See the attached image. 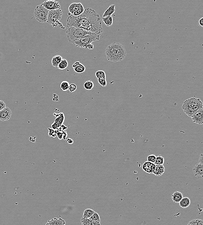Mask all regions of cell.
<instances>
[{
  "label": "cell",
  "instance_id": "obj_15",
  "mask_svg": "<svg viewBox=\"0 0 203 225\" xmlns=\"http://www.w3.org/2000/svg\"><path fill=\"white\" fill-rule=\"evenodd\" d=\"M46 225H65V222L62 218H54L48 221Z\"/></svg>",
  "mask_w": 203,
  "mask_h": 225
},
{
  "label": "cell",
  "instance_id": "obj_12",
  "mask_svg": "<svg viewBox=\"0 0 203 225\" xmlns=\"http://www.w3.org/2000/svg\"><path fill=\"white\" fill-rule=\"evenodd\" d=\"M12 112L10 109L6 107L0 111V120L2 121H7L11 118Z\"/></svg>",
  "mask_w": 203,
  "mask_h": 225
},
{
  "label": "cell",
  "instance_id": "obj_14",
  "mask_svg": "<svg viewBox=\"0 0 203 225\" xmlns=\"http://www.w3.org/2000/svg\"><path fill=\"white\" fill-rule=\"evenodd\" d=\"M53 115H54V116H55V118H55V120H54V122H53V123L56 124V125H57V126L59 127L60 126L63 124L64 122V114L62 112V113H60L59 114H56L55 113H54Z\"/></svg>",
  "mask_w": 203,
  "mask_h": 225
},
{
  "label": "cell",
  "instance_id": "obj_1",
  "mask_svg": "<svg viewBox=\"0 0 203 225\" xmlns=\"http://www.w3.org/2000/svg\"><path fill=\"white\" fill-rule=\"evenodd\" d=\"M67 27H75L87 32L101 35L103 32L102 21L99 14L95 10L88 8L79 16L71 15L66 19Z\"/></svg>",
  "mask_w": 203,
  "mask_h": 225
},
{
  "label": "cell",
  "instance_id": "obj_21",
  "mask_svg": "<svg viewBox=\"0 0 203 225\" xmlns=\"http://www.w3.org/2000/svg\"><path fill=\"white\" fill-rule=\"evenodd\" d=\"M102 19L107 27L112 26L113 24V17L112 16H108L105 17H102Z\"/></svg>",
  "mask_w": 203,
  "mask_h": 225
},
{
  "label": "cell",
  "instance_id": "obj_35",
  "mask_svg": "<svg viewBox=\"0 0 203 225\" xmlns=\"http://www.w3.org/2000/svg\"><path fill=\"white\" fill-rule=\"evenodd\" d=\"M97 81H98V83L103 87H105L107 85V83L106 79H97Z\"/></svg>",
  "mask_w": 203,
  "mask_h": 225
},
{
  "label": "cell",
  "instance_id": "obj_6",
  "mask_svg": "<svg viewBox=\"0 0 203 225\" xmlns=\"http://www.w3.org/2000/svg\"><path fill=\"white\" fill-rule=\"evenodd\" d=\"M63 15V11L61 9L49 11L47 17V23L52 25V27H57L59 26L62 29H65L62 23L59 22Z\"/></svg>",
  "mask_w": 203,
  "mask_h": 225
},
{
  "label": "cell",
  "instance_id": "obj_40",
  "mask_svg": "<svg viewBox=\"0 0 203 225\" xmlns=\"http://www.w3.org/2000/svg\"><path fill=\"white\" fill-rule=\"evenodd\" d=\"M94 49V45L92 44V43H90V44H88V45L87 46V49H89V50H93Z\"/></svg>",
  "mask_w": 203,
  "mask_h": 225
},
{
  "label": "cell",
  "instance_id": "obj_18",
  "mask_svg": "<svg viewBox=\"0 0 203 225\" xmlns=\"http://www.w3.org/2000/svg\"><path fill=\"white\" fill-rule=\"evenodd\" d=\"M191 201L190 199L188 197L182 198V199L179 202L180 207L183 208H186L190 205Z\"/></svg>",
  "mask_w": 203,
  "mask_h": 225
},
{
  "label": "cell",
  "instance_id": "obj_43",
  "mask_svg": "<svg viewBox=\"0 0 203 225\" xmlns=\"http://www.w3.org/2000/svg\"><path fill=\"white\" fill-rule=\"evenodd\" d=\"M81 63L80 62H76L73 64V68H74L75 67H76V66H78L79 64H80Z\"/></svg>",
  "mask_w": 203,
  "mask_h": 225
},
{
  "label": "cell",
  "instance_id": "obj_7",
  "mask_svg": "<svg viewBox=\"0 0 203 225\" xmlns=\"http://www.w3.org/2000/svg\"><path fill=\"white\" fill-rule=\"evenodd\" d=\"M49 12V11L41 5L37 6L34 12L35 17L39 22L42 23H46Z\"/></svg>",
  "mask_w": 203,
  "mask_h": 225
},
{
  "label": "cell",
  "instance_id": "obj_19",
  "mask_svg": "<svg viewBox=\"0 0 203 225\" xmlns=\"http://www.w3.org/2000/svg\"><path fill=\"white\" fill-rule=\"evenodd\" d=\"M115 5H111L105 11L103 15V17L111 16L112 14H113L114 12L115 11Z\"/></svg>",
  "mask_w": 203,
  "mask_h": 225
},
{
  "label": "cell",
  "instance_id": "obj_34",
  "mask_svg": "<svg viewBox=\"0 0 203 225\" xmlns=\"http://www.w3.org/2000/svg\"><path fill=\"white\" fill-rule=\"evenodd\" d=\"M76 89H77V86L76 85L73 84V83L69 85L68 90H69V91L70 92L73 93V92H74L76 91Z\"/></svg>",
  "mask_w": 203,
  "mask_h": 225
},
{
  "label": "cell",
  "instance_id": "obj_38",
  "mask_svg": "<svg viewBox=\"0 0 203 225\" xmlns=\"http://www.w3.org/2000/svg\"><path fill=\"white\" fill-rule=\"evenodd\" d=\"M56 136H57L58 140H63V133L61 132H57Z\"/></svg>",
  "mask_w": 203,
  "mask_h": 225
},
{
  "label": "cell",
  "instance_id": "obj_42",
  "mask_svg": "<svg viewBox=\"0 0 203 225\" xmlns=\"http://www.w3.org/2000/svg\"><path fill=\"white\" fill-rule=\"evenodd\" d=\"M66 142L67 143L69 144H73L74 142L73 140L72 139H70V138H68V139H66Z\"/></svg>",
  "mask_w": 203,
  "mask_h": 225
},
{
  "label": "cell",
  "instance_id": "obj_9",
  "mask_svg": "<svg viewBox=\"0 0 203 225\" xmlns=\"http://www.w3.org/2000/svg\"><path fill=\"white\" fill-rule=\"evenodd\" d=\"M194 174L195 177L198 179H202L203 177V155L200 154L198 163L194 165L193 169Z\"/></svg>",
  "mask_w": 203,
  "mask_h": 225
},
{
  "label": "cell",
  "instance_id": "obj_37",
  "mask_svg": "<svg viewBox=\"0 0 203 225\" xmlns=\"http://www.w3.org/2000/svg\"><path fill=\"white\" fill-rule=\"evenodd\" d=\"M6 107V104L3 101H0V111Z\"/></svg>",
  "mask_w": 203,
  "mask_h": 225
},
{
  "label": "cell",
  "instance_id": "obj_44",
  "mask_svg": "<svg viewBox=\"0 0 203 225\" xmlns=\"http://www.w3.org/2000/svg\"><path fill=\"white\" fill-rule=\"evenodd\" d=\"M188 225H192L191 224H190V222H188Z\"/></svg>",
  "mask_w": 203,
  "mask_h": 225
},
{
  "label": "cell",
  "instance_id": "obj_29",
  "mask_svg": "<svg viewBox=\"0 0 203 225\" xmlns=\"http://www.w3.org/2000/svg\"><path fill=\"white\" fill-rule=\"evenodd\" d=\"M192 225H203V220L200 219H194L189 222Z\"/></svg>",
  "mask_w": 203,
  "mask_h": 225
},
{
  "label": "cell",
  "instance_id": "obj_24",
  "mask_svg": "<svg viewBox=\"0 0 203 225\" xmlns=\"http://www.w3.org/2000/svg\"><path fill=\"white\" fill-rule=\"evenodd\" d=\"M74 70L77 73H82L85 70V67L82 64L80 63L73 68Z\"/></svg>",
  "mask_w": 203,
  "mask_h": 225
},
{
  "label": "cell",
  "instance_id": "obj_8",
  "mask_svg": "<svg viewBox=\"0 0 203 225\" xmlns=\"http://www.w3.org/2000/svg\"><path fill=\"white\" fill-rule=\"evenodd\" d=\"M85 11L83 5L81 3H72L69 7V16L72 15L74 17H77L82 14Z\"/></svg>",
  "mask_w": 203,
  "mask_h": 225
},
{
  "label": "cell",
  "instance_id": "obj_39",
  "mask_svg": "<svg viewBox=\"0 0 203 225\" xmlns=\"http://www.w3.org/2000/svg\"><path fill=\"white\" fill-rule=\"evenodd\" d=\"M62 133H63V139L64 140H65L67 139V136H68L67 132L66 131H64L62 132Z\"/></svg>",
  "mask_w": 203,
  "mask_h": 225
},
{
  "label": "cell",
  "instance_id": "obj_26",
  "mask_svg": "<svg viewBox=\"0 0 203 225\" xmlns=\"http://www.w3.org/2000/svg\"><path fill=\"white\" fill-rule=\"evenodd\" d=\"M84 88L87 90H91L94 86V84L92 81L90 80L86 81L83 85Z\"/></svg>",
  "mask_w": 203,
  "mask_h": 225
},
{
  "label": "cell",
  "instance_id": "obj_5",
  "mask_svg": "<svg viewBox=\"0 0 203 225\" xmlns=\"http://www.w3.org/2000/svg\"><path fill=\"white\" fill-rule=\"evenodd\" d=\"M101 35L91 33L87 35L84 36L74 42L73 45L76 47L87 49V45L93 42L99 40Z\"/></svg>",
  "mask_w": 203,
  "mask_h": 225
},
{
  "label": "cell",
  "instance_id": "obj_17",
  "mask_svg": "<svg viewBox=\"0 0 203 225\" xmlns=\"http://www.w3.org/2000/svg\"><path fill=\"white\" fill-rule=\"evenodd\" d=\"M165 169L163 165H155V169L153 174L157 176L162 175L164 173Z\"/></svg>",
  "mask_w": 203,
  "mask_h": 225
},
{
  "label": "cell",
  "instance_id": "obj_23",
  "mask_svg": "<svg viewBox=\"0 0 203 225\" xmlns=\"http://www.w3.org/2000/svg\"><path fill=\"white\" fill-rule=\"evenodd\" d=\"M95 211L91 209H87L84 211L83 218H89L95 213Z\"/></svg>",
  "mask_w": 203,
  "mask_h": 225
},
{
  "label": "cell",
  "instance_id": "obj_2",
  "mask_svg": "<svg viewBox=\"0 0 203 225\" xmlns=\"http://www.w3.org/2000/svg\"><path fill=\"white\" fill-rule=\"evenodd\" d=\"M105 55L108 60L116 62L124 59L126 51L122 44L113 42L106 48Z\"/></svg>",
  "mask_w": 203,
  "mask_h": 225
},
{
  "label": "cell",
  "instance_id": "obj_31",
  "mask_svg": "<svg viewBox=\"0 0 203 225\" xmlns=\"http://www.w3.org/2000/svg\"><path fill=\"white\" fill-rule=\"evenodd\" d=\"M92 222V220L89 218H85L82 217L81 219V223L82 225H90Z\"/></svg>",
  "mask_w": 203,
  "mask_h": 225
},
{
  "label": "cell",
  "instance_id": "obj_3",
  "mask_svg": "<svg viewBox=\"0 0 203 225\" xmlns=\"http://www.w3.org/2000/svg\"><path fill=\"white\" fill-rule=\"evenodd\" d=\"M203 103L200 99L192 97L185 101L182 106L184 113L188 117H191L201 107Z\"/></svg>",
  "mask_w": 203,
  "mask_h": 225
},
{
  "label": "cell",
  "instance_id": "obj_32",
  "mask_svg": "<svg viewBox=\"0 0 203 225\" xmlns=\"http://www.w3.org/2000/svg\"><path fill=\"white\" fill-rule=\"evenodd\" d=\"M89 219L91 220L95 221L100 222V218L98 214L95 212L94 214L92 215L91 217H90Z\"/></svg>",
  "mask_w": 203,
  "mask_h": 225
},
{
  "label": "cell",
  "instance_id": "obj_36",
  "mask_svg": "<svg viewBox=\"0 0 203 225\" xmlns=\"http://www.w3.org/2000/svg\"><path fill=\"white\" fill-rule=\"evenodd\" d=\"M67 126H65L63 124L62 125L60 126L56 130V131L57 132H63L65 131V130H67Z\"/></svg>",
  "mask_w": 203,
  "mask_h": 225
},
{
  "label": "cell",
  "instance_id": "obj_22",
  "mask_svg": "<svg viewBox=\"0 0 203 225\" xmlns=\"http://www.w3.org/2000/svg\"><path fill=\"white\" fill-rule=\"evenodd\" d=\"M68 66V61L66 59H63L61 62L59 63L57 68L60 70H64L67 68Z\"/></svg>",
  "mask_w": 203,
  "mask_h": 225
},
{
  "label": "cell",
  "instance_id": "obj_11",
  "mask_svg": "<svg viewBox=\"0 0 203 225\" xmlns=\"http://www.w3.org/2000/svg\"><path fill=\"white\" fill-rule=\"evenodd\" d=\"M41 5L49 11L60 9L59 3L57 1L53 0L44 1Z\"/></svg>",
  "mask_w": 203,
  "mask_h": 225
},
{
  "label": "cell",
  "instance_id": "obj_16",
  "mask_svg": "<svg viewBox=\"0 0 203 225\" xmlns=\"http://www.w3.org/2000/svg\"><path fill=\"white\" fill-rule=\"evenodd\" d=\"M172 200L175 203H179L183 197L182 193L178 191H175L171 195Z\"/></svg>",
  "mask_w": 203,
  "mask_h": 225
},
{
  "label": "cell",
  "instance_id": "obj_13",
  "mask_svg": "<svg viewBox=\"0 0 203 225\" xmlns=\"http://www.w3.org/2000/svg\"><path fill=\"white\" fill-rule=\"evenodd\" d=\"M143 169L145 172L149 174H153L155 168V165L154 163L149 162H145L142 166Z\"/></svg>",
  "mask_w": 203,
  "mask_h": 225
},
{
  "label": "cell",
  "instance_id": "obj_28",
  "mask_svg": "<svg viewBox=\"0 0 203 225\" xmlns=\"http://www.w3.org/2000/svg\"><path fill=\"white\" fill-rule=\"evenodd\" d=\"M95 76L97 79H106V74L103 71H98L95 73Z\"/></svg>",
  "mask_w": 203,
  "mask_h": 225
},
{
  "label": "cell",
  "instance_id": "obj_4",
  "mask_svg": "<svg viewBox=\"0 0 203 225\" xmlns=\"http://www.w3.org/2000/svg\"><path fill=\"white\" fill-rule=\"evenodd\" d=\"M91 32L81 29L75 27H69L66 31L67 40L70 43H73L75 41L87 35Z\"/></svg>",
  "mask_w": 203,
  "mask_h": 225
},
{
  "label": "cell",
  "instance_id": "obj_27",
  "mask_svg": "<svg viewBox=\"0 0 203 225\" xmlns=\"http://www.w3.org/2000/svg\"><path fill=\"white\" fill-rule=\"evenodd\" d=\"M69 85V83L66 81H63L61 82L59 87H60V88L62 89V91H67V90H68Z\"/></svg>",
  "mask_w": 203,
  "mask_h": 225
},
{
  "label": "cell",
  "instance_id": "obj_30",
  "mask_svg": "<svg viewBox=\"0 0 203 225\" xmlns=\"http://www.w3.org/2000/svg\"><path fill=\"white\" fill-rule=\"evenodd\" d=\"M48 136L50 137L55 138L56 136L57 131L56 130H52L51 128H48Z\"/></svg>",
  "mask_w": 203,
  "mask_h": 225
},
{
  "label": "cell",
  "instance_id": "obj_33",
  "mask_svg": "<svg viewBox=\"0 0 203 225\" xmlns=\"http://www.w3.org/2000/svg\"><path fill=\"white\" fill-rule=\"evenodd\" d=\"M155 159H156V156L154 154H150V155H148L147 157V162L152 163H154Z\"/></svg>",
  "mask_w": 203,
  "mask_h": 225
},
{
  "label": "cell",
  "instance_id": "obj_25",
  "mask_svg": "<svg viewBox=\"0 0 203 225\" xmlns=\"http://www.w3.org/2000/svg\"><path fill=\"white\" fill-rule=\"evenodd\" d=\"M164 158L161 155L156 157L155 161L154 164L155 165H163L164 163Z\"/></svg>",
  "mask_w": 203,
  "mask_h": 225
},
{
  "label": "cell",
  "instance_id": "obj_10",
  "mask_svg": "<svg viewBox=\"0 0 203 225\" xmlns=\"http://www.w3.org/2000/svg\"><path fill=\"white\" fill-rule=\"evenodd\" d=\"M193 123L201 125L203 124V106H201L191 117Z\"/></svg>",
  "mask_w": 203,
  "mask_h": 225
},
{
  "label": "cell",
  "instance_id": "obj_20",
  "mask_svg": "<svg viewBox=\"0 0 203 225\" xmlns=\"http://www.w3.org/2000/svg\"><path fill=\"white\" fill-rule=\"evenodd\" d=\"M63 59V57L59 55L54 56L52 59V66L57 68L58 65L59 63L61 62Z\"/></svg>",
  "mask_w": 203,
  "mask_h": 225
},
{
  "label": "cell",
  "instance_id": "obj_41",
  "mask_svg": "<svg viewBox=\"0 0 203 225\" xmlns=\"http://www.w3.org/2000/svg\"><path fill=\"white\" fill-rule=\"evenodd\" d=\"M198 24L201 27H203V17H201L198 20Z\"/></svg>",
  "mask_w": 203,
  "mask_h": 225
}]
</instances>
